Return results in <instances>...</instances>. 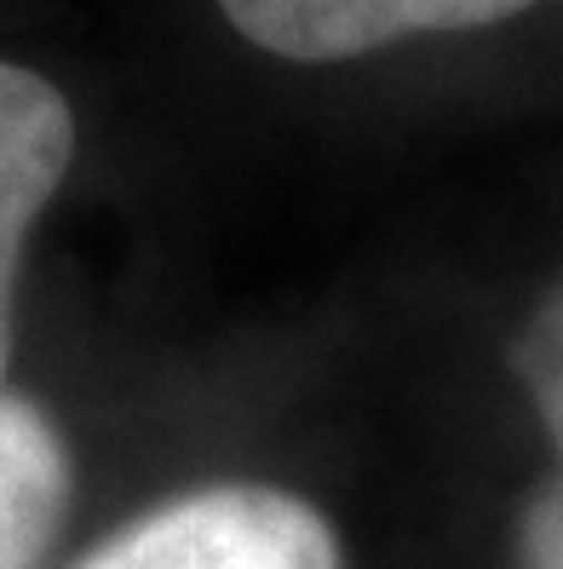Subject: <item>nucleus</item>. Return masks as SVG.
Instances as JSON below:
<instances>
[{
  "label": "nucleus",
  "instance_id": "obj_2",
  "mask_svg": "<svg viewBox=\"0 0 563 569\" xmlns=\"http://www.w3.org/2000/svg\"><path fill=\"white\" fill-rule=\"evenodd\" d=\"M535 0H219L230 29L288 63H340L414 36L489 29L529 12Z\"/></svg>",
  "mask_w": 563,
  "mask_h": 569
},
{
  "label": "nucleus",
  "instance_id": "obj_6",
  "mask_svg": "<svg viewBox=\"0 0 563 569\" xmlns=\"http://www.w3.org/2000/svg\"><path fill=\"white\" fill-rule=\"evenodd\" d=\"M517 569H563V478H552L523 507V523H517Z\"/></svg>",
  "mask_w": 563,
  "mask_h": 569
},
{
  "label": "nucleus",
  "instance_id": "obj_5",
  "mask_svg": "<svg viewBox=\"0 0 563 569\" xmlns=\"http://www.w3.org/2000/svg\"><path fill=\"white\" fill-rule=\"evenodd\" d=\"M512 357H517V380L529 391V403H535L546 438L563 455V282L535 306V317L523 322Z\"/></svg>",
  "mask_w": 563,
  "mask_h": 569
},
{
  "label": "nucleus",
  "instance_id": "obj_3",
  "mask_svg": "<svg viewBox=\"0 0 563 569\" xmlns=\"http://www.w3.org/2000/svg\"><path fill=\"white\" fill-rule=\"evenodd\" d=\"M76 161V110L47 76L0 58V386L12 362V293L29 230Z\"/></svg>",
  "mask_w": 563,
  "mask_h": 569
},
{
  "label": "nucleus",
  "instance_id": "obj_4",
  "mask_svg": "<svg viewBox=\"0 0 563 569\" xmlns=\"http://www.w3.org/2000/svg\"><path fill=\"white\" fill-rule=\"evenodd\" d=\"M70 512V449L29 397L0 391V569H36Z\"/></svg>",
  "mask_w": 563,
  "mask_h": 569
},
{
  "label": "nucleus",
  "instance_id": "obj_1",
  "mask_svg": "<svg viewBox=\"0 0 563 569\" xmlns=\"http://www.w3.org/2000/svg\"><path fill=\"white\" fill-rule=\"evenodd\" d=\"M76 569H340V541L300 495L213 483L150 507Z\"/></svg>",
  "mask_w": 563,
  "mask_h": 569
}]
</instances>
